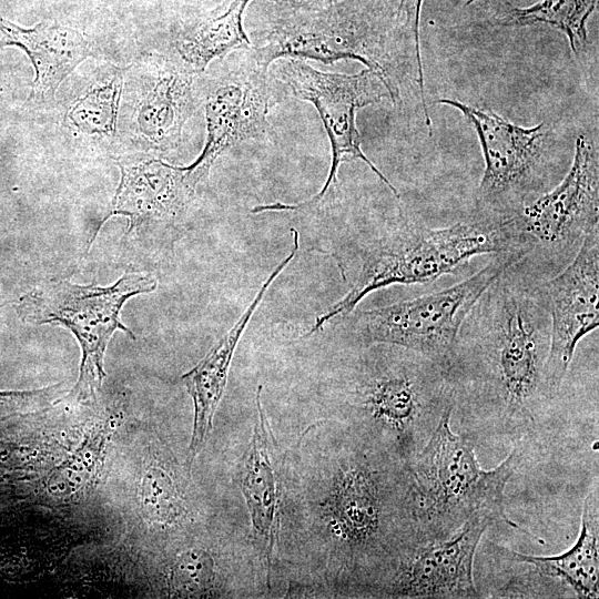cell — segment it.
Segmentation results:
<instances>
[{"instance_id": "4", "label": "cell", "mask_w": 599, "mask_h": 599, "mask_svg": "<svg viewBox=\"0 0 599 599\" xmlns=\"http://www.w3.org/2000/svg\"><path fill=\"white\" fill-rule=\"evenodd\" d=\"M529 253L515 215L475 216L450 226L430 229L403 219L367 244L349 291L317 316L305 334L319 331L333 318L346 316L369 293L394 284H422L453 273L478 255Z\"/></svg>"}, {"instance_id": "8", "label": "cell", "mask_w": 599, "mask_h": 599, "mask_svg": "<svg viewBox=\"0 0 599 599\" xmlns=\"http://www.w3.org/2000/svg\"><path fill=\"white\" fill-rule=\"evenodd\" d=\"M281 60L276 68L278 80L297 99L311 102L321 116L331 142V167L323 187L312 197L293 204L275 202L258 205L251 212L257 214L267 211H302L316 207L336 191L341 163L356 159L363 161L393 194L399 197L397 189L363 152L362 136L356 125L358 109L379 103L383 99L392 100L383 79L367 68L355 74H339L316 70L305 60Z\"/></svg>"}, {"instance_id": "2", "label": "cell", "mask_w": 599, "mask_h": 599, "mask_svg": "<svg viewBox=\"0 0 599 599\" xmlns=\"http://www.w3.org/2000/svg\"><path fill=\"white\" fill-rule=\"evenodd\" d=\"M307 504L339 593L367 597L418 542L408 465L348 432L314 476Z\"/></svg>"}, {"instance_id": "14", "label": "cell", "mask_w": 599, "mask_h": 599, "mask_svg": "<svg viewBox=\"0 0 599 599\" xmlns=\"http://www.w3.org/2000/svg\"><path fill=\"white\" fill-rule=\"evenodd\" d=\"M550 315L546 383L555 399L578 343L599 325V227L589 231L572 260L542 281Z\"/></svg>"}, {"instance_id": "5", "label": "cell", "mask_w": 599, "mask_h": 599, "mask_svg": "<svg viewBox=\"0 0 599 599\" xmlns=\"http://www.w3.org/2000/svg\"><path fill=\"white\" fill-rule=\"evenodd\" d=\"M454 407L441 416L432 437L408 464L413 479L417 538L446 539L477 512L489 514L496 522L517 527L505 512V489L522 460L515 443L496 467H480L477 441L450 427Z\"/></svg>"}, {"instance_id": "11", "label": "cell", "mask_w": 599, "mask_h": 599, "mask_svg": "<svg viewBox=\"0 0 599 599\" xmlns=\"http://www.w3.org/2000/svg\"><path fill=\"white\" fill-rule=\"evenodd\" d=\"M437 103L457 109L477 133L485 161L477 190L480 215L510 216L544 185L545 148L548 128L545 122L524 128L493 110L443 98Z\"/></svg>"}, {"instance_id": "21", "label": "cell", "mask_w": 599, "mask_h": 599, "mask_svg": "<svg viewBox=\"0 0 599 599\" xmlns=\"http://www.w3.org/2000/svg\"><path fill=\"white\" fill-rule=\"evenodd\" d=\"M250 1L226 0L177 39L176 50L189 68L201 72L214 59L251 48L243 28V13Z\"/></svg>"}, {"instance_id": "10", "label": "cell", "mask_w": 599, "mask_h": 599, "mask_svg": "<svg viewBox=\"0 0 599 599\" xmlns=\"http://www.w3.org/2000/svg\"><path fill=\"white\" fill-rule=\"evenodd\" d=\"M514 215L529 246L525 264L544 280L565 267L585 235L599 227V161L593 142L580 134L565 177Z\"/></svg>"}, {"instance_id": "6", "label": "cell", "mask_w": 599, "mask_h": 599, "mask_svg": "<svg viewBox=\"0 0 599 599\" xmlns=\"http://www.w3.org/2000/svg\"><path fill=\"white\" fill-rule=\"evenodd\" d=\"M156 286V278L149 273H125L110 286L48 282L23 294L16 307L24 323L62 326L75 336L82 357L70 397L87 402L95 397L105 378L104 354L113 333L122 331L135 338L120 319L124 303Z\"/></svg>"}, {"instance_id": "22", "label": "cell", "mask_w": 599, "mask_h": 599, "mask_svg": "<svg viewBox=\"0 0 599 599\" xmlns=\"http://www.w3.org/2000/svg\"><path fill=\"white\" fill-rule=\"evenodd\" d=\"M114 429L112 418L95 424L80 445L49 474L48 494L62 500L82 497L93 487Z\"/></svg>"}, {"instance_id": "26", "label": "cell", "mask_w": 599, "mask_h": 599, "mask_svg": "<svg viewBox=\"0 0 599 599\" xmlns=\"http://www.w3.org/2000/svg\"><path fill=\"white\" fill-rule=\"evenodd\" d=\"M142 504L148 518L161 527L177 524L186 514L184 495L176 478L163 465H152L145 473Z\"/></svg>"}, {"instance_id": "25", "label": "cell", "mask_w": 599, "mask_h": 599, "mask_svg": "<svg viewBox=\"0 0 599 599\" xmlns=\"http://www.w3.org/2000/svg\"><path fill=\"white\" fill-rule=\"evenodd\" d=\"M121 74L90 90L71 106L68 118L82 133L112 136L122 91Z\"/></svg>"}, {"instance_id": "16", "label": "cell", "mask_w": 599, "mask_h": 599, "mask_svg": "<svg viewBox=\"0 0 599 599\" xmlns=\"http://www.w3.org/2000/svg\"><path fill=\"white\" fill-rule=\"evenodd\" d=\"M262 385L256 389L257 417L236 479L250 519L252 546L258 558L262 581L271 589L275 547L280 536L287 475V453L275 438L262 404Z\"/></svg>"}, {"instance_id": "1", "label": "cell", "mask_w": 599, "mask_h": 599, "mask_svg": "<svg viewBox=\"0 0 599 599\" xmlns=\"http://www.w3.org/2000/svg\"><path fill=\"white\" fill-rule=\"evenodd\" d=\"M542 281L519 260L483 293L458 332L447 362L453 413L477 443L520 441L554 400L546 383L550 315Z\"/></svg>"}, {"instance_id": "30", "label": "cell", "mask_w": 599, "mask_h": 599, "mask_svg": "<svg viewBox=\"0 0 599 599\" xmlns=\"http://www.w3.org/2000/svg\"><path fill=\"white\" fill-rule=\"evenodd\" d=\"M474 1H476V0H468L467 4L473 3Z\"/></svg>"}, {"instance_id": "9", "label": "cell", "mask_w": 599, "mask_h": 599, "mask_svg": "<svg viewBox=\"0 0 599 599\" xmlns=\"http://www.w3.org/2000/svg\"><path fill=\"white\" fill-rule=\"evenodd\" d=\"M599 495L598 480L591 483L581 512L576 542L552 556L521 554L490 540L480 548V590L491 598H578L599 593Z\"/></svg>"}, {"instance_id": "23", "label": "cell", "mask_w": 599, "mask_h": 599, "mask_svg": "<svg viewBox=\"0 0 599 599\" xmlns=\"http://www.w3.org/2000/svg\"><path fill=\"white\" fill-rule=\"evenodd\" d=\"M598 0H541L530 7L511 8L498 20L505 27L547 24L561 31L578 55L587 40V22Z\"/></svg>"}, {"instance_id": "31", "label": "cell", "mask_w": 599, "mask_h": 599, "mask_svg": "<svg viewBox=\"0 0 599 599\" xmlns=\"http://www.w3.org/2000/svg\"><path fill=\"white\" fill-rule=\"evenodd\" d=\"M1 91V90H0Z\"/></svg>"}, {"instance_id": "27", "label": "cell", "mask_w": 599, "mask_h": 599, "mask_svg": "<svg viewBox=\"0 0 599 599\" xmlns=\"http://www.w3.org/2000/svg\"><path fill=\"white\" fill-rule=\"evenodd\" d=\"M424 0H400L397 18L403 21V26L407 28L413 37L416 63H417V84L420 92L422 106L424 112L425 122H430V116L428 113L426 95H425V82H424V67L420 54V37H419V20L420 11Z\"/></svg>"}, {"instance_id": "12", "label": "cell", "mask_w": 599, "mask_h": 599, "mask_svg": "<svg viewBox=\"0 0 599 599\" xmlns=\"http://www.w3.org/2000/svg\"><path fill=\"white\" fill-rule=\"evenodd\" d=\"M263 68L281 59L316 60L325 64L356 60L376 72L396 102L397 90L380 61L376 34L354 0H338L323 8L295 10L265 35L263 45L250 49Z\"/></svg>"}, {"instance_id": "17", "label": "cell", "mask_w": 599, "mask_h": 599, "mask_svg": "<svg viewBox=\"0 0 599 599\" xmlns=\"http://www.w3.org/2000/svg\"><path fill=\"white\" fill-rule=\"evenodd\" d=\"M119 166L121 180L103 222L113 214L125 215L129 233L174 222L194 196L182 166L159 159L119 162Z\"/></svg>"}, {"instance_id": "3", "label": "cell", "mask_w": 599, "mask_h": 599, "mask_svg": "<svg viewBox=\"0 0 599 599\" xmlns=\"http://www.w3.org/2000/svg\"><path fill=\"white\" fill-rule=\"evenodd\" d=\"M362 347L342 385L346 430L408 465L455 405L447 364L392 344Z\"/></svg>"}, {"instance_id": "7", "label": "cell", "mask_w": 599, "mask_h": 599, "mask_svg": "<svg viewBox=\"0 0 599 599\" xmlns=\"http://www.w3.org/2000/svg\"><path fill=\"white\" fill-rule=\"evenodd\" d=\"M527 252L497 254L476 273L439 291L354 315L362 346L392 344L447 364L458 332L483 293Z\"/></svg>"}, {"instance_id": "29", "label": "cell", "mask_w": 599, "mask_h": 599, "mask_svg": "<svg viewBox=\"0 0 599 599\" xmlns=\"http://www.w3.org/2000/svg\"><path fill=\"white\" fill-rule=\"evenodd\" d=\"M295 10H312L326 7L338 0H283Z\"/></svg>"}, {"instance_id": "15", "label": "cell", "mask_w": 599, "mask_h": 599, "mask_svg": "<svg viewBox=\"0 0 599 599\" xmlns=\"http://www.w3.org/2000/svg\"><path fill=\"white\" fill-rule=\"evenodd\" d=\"M268 69L251 50L235 67L216 79L205 98L207 138L200 156L184 166L187 183L196 190L216 159L231 146L265 135L271 100Z\"/></svg>"}, {"instance_id": "18", "label": "cell", "mask_w": 599, "mask_h": 599, "mask_svg": "<svg viewBox=\"0 0 599 599\" xmlns=\"http://www.w3.org/2000/svg\"><path fill=\"white\" fill-rule=\"evenodd\" d=\"M293 246L288 255L272 271L263 282L252 303L210 352L181 379L193 402V429L187 453L189 467L202 450L213 427V419L226 388L231 363L237 344L253 314L263 301L268 287L296 256L300 237L295 229L291 230Z\"/></svg>"}, {"instance_id": "28", "label": "cell", "mask_w": 599, "mask_h": 599, "mask_svg": "<svg viewBox=\"0 0 599 599\" xmlns=\"http://www.w3.org/2000/svg\"><path fill=\"white\" fill-rule=\"evenodd\" d=\"M44 388L35 390H0V406H11L39 400L44 397Z\"/></svg>"}, {"instance_id": "20", "label": "cell", "mask_w": 599, "mask_h": 599, "mask_svg": "<svg viewBox=\"0 0 599 599\" xmlns=\"http://www.w3.org/2000/svg\"><path fill=\"white\" fill-rule=\"evenodd\" d=\"M193 73L190 68H165L143 95L138 111L139 131L154 148L170 150L179 143L192 109Z\"/></svg>"}, {"instance_id": "13", "label": "cell", "mask_w": 599, "mask_h": 599, "mask_svg": "<svg viewBox=\"0 0 599 599\" xmlns=\"http://www.w3.org/2000/svg\"><path fill=\"white\" fill-rule=\"evenodd\" d=\"M494 522L489 514L477 512L446 539L416 542L400 555L368 597L480 598L474 576L476 554Z\"/></svg>"}, {"instance_id": "24", "label": "cell", "mask_w": 599, "mask_h": 599, "mask_svg": "<svg viewBox=\"0 0 599 599\" xmlns=\"http://www.w3.org/2000/svg\"><path fill=\"white\" fill-rule=\"evenodd\" d=\"M222 587L215 557L205 548L183 550L170 565L167 589L174 597L219 596L223 592Z\"/></svg>"}, {"instance_id": "19", "label": "cell", "mask_w": 599, "mask_h": 599, "mask_svg": "<svg viewBox=\"0 0 599 599\" xmlns=\"http://www.w3.org/2000/svg\"><path fill=\"white\" fill-rule=\"evenodd\" d=\"M0 47L16 45L28 54L35 72L29 101L37 103L52 99L60 83L92 53L85 34L55 22L23 29L0 17Z\"/></svg>"}]
</instances>
